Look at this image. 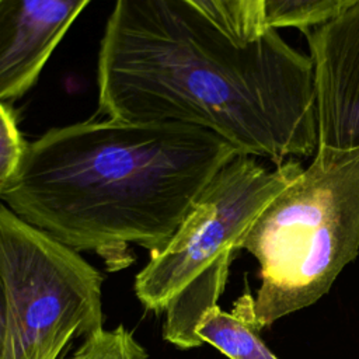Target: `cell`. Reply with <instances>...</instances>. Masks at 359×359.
Instances as JSON below:
<instances>
[{
    "instance_id": "9c48e42d",
    "label": "cell",
    "mask_w": 359,
    "mask_h": 359,
    "mask_svg": "<svg viewBox=\"0 0 359 359\" xmlns=\"http://www.w3.org/2000/svg\"><path fill=\"white\" fill-rule=\"evenodd\" d=\"M359 0H261L264 28L307 29L321 24Z\"/></svg>"
},
{
    "instance_id": "8fae6325",
    "label": "cell",
    "mask_w": 359,
    "mask_h": 359,
    "mask_svg": "<svg viewBox=\"0 0 359 359\" xmlns=\"http://www.w3.org/2000/svg\"><path fill=\"white\" fill-rule=\"evenodd\" d=\"M63 359H147L146 349L123 325L98 330L84 339L72 358Z\"/></svg>"
},
{
    "instance_id": "6da1fadb",
    "label": "cell",
    "mask_w": 359,
    "mask_h": 359,
    "mask_svg": "<svg viewBox=\"0 0 359 359\" xmlns=\"http://www.w3.org/2000/svg\"><path fill=\"white\" fill-rule=\"evenodd\" d=\"M98 102L108 118L209 129L276 165L318 144L310 57L275 28L236 42L184 0H115Z\"/></svg>"
},
{
    "instance_id": "8992f818",
    "label": "cell",
    "mask_w": 359,
    "mask_h": 359,
    "mask_svg": "<svg viewBox=\"0 0 359 359\" xmlns=\"http://www.w3.org/2000/svg\"><path fill=\"white\" fill-rule=\"evenodd\" d=\"M303 32L313 67L317 147L359 149V3Z\"/></svg>"
},
{
    "instance_id": "7a4b0ae2",
    "label": "cell",
    "mask_w": 359,
    "mask_h": 359,
    "mask_svg": "<svg viewBox=\"0 0 359 359\" xmlns=\"http://www.w3.org/2000/svg\"><path fill=\"white\" fill-rule=\"evenodd\" d=\"M236 149L209 129L115 118L53 128L25 144L1 195L28 224L111 271L165 247L209 180Z\"/></svg>"
},
{
    "instance_id": "277c9868",
    "label": "cell",
    "mask_w": 359,
    "mask_h": 359,
    "mask_svg": "<svg viewBox=\"0 0 359 359\" xmlns=\"http://www.w3.org/2000/svg\"><path fill=\"white\" fill-rule=\"evenodd\" d=\"M303 167L287 160L273 170L237 153L209 180L174 236L136 275L140 303L164 311L163 337L180 349L201 346L198 327L219 306L230 262L268 202Z\"/></svg>"
},
{
    "instance_id": "52a82bcc",
    "label": "cell",
    "mask_w": 359,
    "mask_h": 359,
    "mask_svg": "<svg viewBox=\"0 0 359 359\" xmlns=\"http://www.w3.org/2000/svg\"><path fill=\"white\" fill-rule=\"evenodd\" d=\"M91 0H0V101L21 98Z\"/></svg>"
},
{
    "instance_id": "ba28073f",
    "label": "cell",
    "mask_w": 359,
    "mask_h": 359,
    "mask_svg": "<svg viewBox=\"0 0 359 359\" xmlns=\"http://www.w3.org/2000/svg\"><path fill=\"white\" fill-rule=\"evenodd\" d=\"M255 320L254 296L244 293L224 311L219 306L210 309L198 327L202 342H208L229 359H279L259 337Z\"/></svg>"
},
{
    "instance_id": "5b68a950",
    "label": "cell",
    "mask_w": 359,
    "mask_h": 359,
    "mask_svg": "<svg viewBox=\"0 0 359 359\" xmlns=\"http://www.w3.org/2000/svg\"><path fill=\"white\" fill-rule=\"evenodd\" d=\"M101 273L80 254L0 203V359H63L102 328Z\"/></svg>"
},
{
    "instance_id": "3957f363",
    "label": "cell",
    "mask_w": 359,
    "mask_h": 359,
    "mask_svg": "<svg viewBox=\"0 0 359 359\" xmlns=\"http://www.w3.org/2000/svg\"><path fill=\"white\" fill-rule=\"evenodd\" d=\"M241 248L259 264V328L328 293L359 252V149L317 147L258 215Z\"/></svg>"
},
{
    "instance_id": "30bf717a",
    "label": "cell",
    "mask_w": 359,
    "mask_h": 359,
    "mask_svg": "<svg viewBox=\"0 0 359 359\" xmlns=\"http://www.w3.org/2000/svg\"><path fill=\"white\" fill-rule=\"evenodd\" d=\"M216 27H219L233 41L244 43L258 35L265 28L262 22L261 0H184Z\"/></svg>"
},
{
    "instance_id": "4fadbf2b",
    "label": "cell",
    "mask_w": 359,
    "mask_h": 359,
    "mask_svg": "<svg viewBox=\"0 0 359 359\" xmlns=\"http://www.w3.org/2000/svg\"><path fill=\"white\" fill-rule=\"evenodd\" d=\"M3 331H4V313H3V300H1V290H0V356L3 348Z\"/></svg>"
},
{
    "instance_id": "7c38bea8",
    "label": "cell",
    "mask_w": 359,
    "mask_h": 359,
    "mask_svg": "<svg viewBox=\"0 0 359 359\" xmlns=\"http://www.w3.org/2000/svg\"><path fill=\"white\" fill-rule=\"evenodd\" d=\"M25 144L13 114L0 101V198L21 164Z\"/></svg>"
}]
</instances>
